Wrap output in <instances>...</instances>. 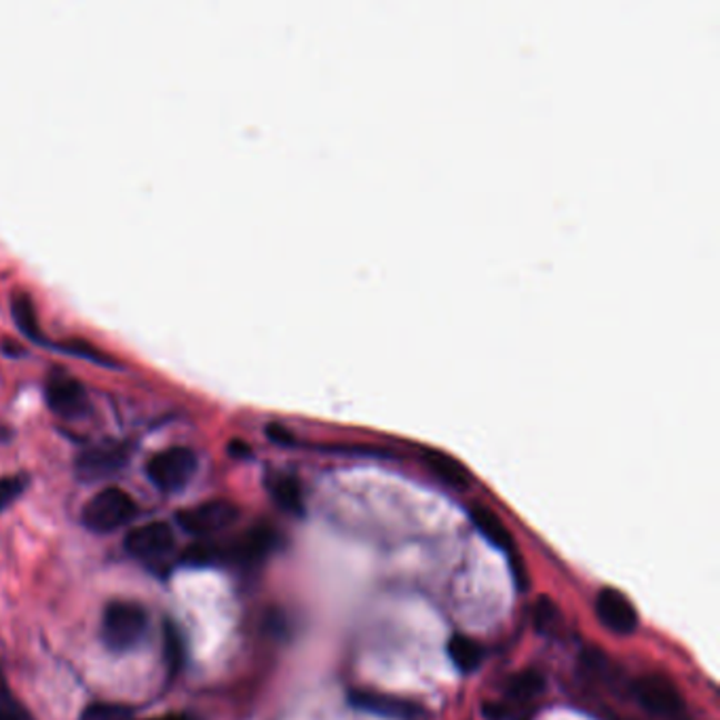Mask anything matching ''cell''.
<instances>
[{
	"label": "cell",
	"mask_w": 720,
	"mask_h": 720,
	"mask_svg": "<svg viewBox=\"0 0 720 720\" xmlns=\"http://www.w3.org/2000/svg\"><path fill=\"white\" fill-rule=\"evenodd\" d=\"M149 632V613L129 600L110 602L102 617V640L112 653H129Z\"/></svg>",
	"instance_id": "cell-1"
},
{
	"label": "cell",
	"mask_w": 720,
	"mask_h": 720,
	"mask_svg": "<svg viewBox=\"0 0 720 720\" xmlns=\"http://www.w3.org/2000/svg\"><path fill=\"white\" fill-rule=\"evenodd\" d=\"M138 513L136 501L121 488H104L83 508V524L87 529L107 534L123 529Z\"/></svg>",
	"instance_id": "cell-2"
},
{
	"label": "cell",
	"mask_w": 720,
	"mask_h": 720,
	"mask_svg": "<svg viewBox=\"0 0 720 720\" xmlns=\"http://www.w3.org/2000/svg\"><path fill=\"white\" fill-rule=\"evenodd\" d=\"M197 471V454L191 448L173 446L157 452L147 463V476L150 482L163 492H178L189 487Z\"/></svg>",
	"instance_id": "cell-3"
},
{
	"label": "cell",
	"mask_w": 720,
	"mask_h": 720,
	"mask_svg": "<svg viewBox=\"0 0 720 720\" xmlns=\"http://www.w3.org/2000/svg\"><path fill=\"white\" fill-rule=\"evenodd\" d=\"M239 520V508L227 499H213L194 508L178 511V524L194 537H208L229 529Z\"/></svg>",
	"instance_id": "cell-4"
},
{
	"label": "cell",
	"mask_w": 720,
	"mask_h": 720,
	"mask_svg": "<svg viewBox=\"0 0 720 720\" xmlns=\"http://www.w3.org/2000/svg\"><path fill=\"white\" fill-rule=\"evenodd\" d=\"M634 698L647 712L661 717V719H672L684 710V701L678 693L674 682H670L668 678L657 677V674H649V677L636 680Z\"/></svg>",
	"instance_id": "cell-5"
},
{
	"label": "cell",
	"mask_w": 720,
	"mask_h": 720,
	"mask_svg": "<svg viewBox=\"0 0 720 720\" xmlns=\"http://www.w3.org/2000/svg\"><path fill=\"white\" fill-rule=\"evenodd\" d=\"M277 548V532L271 527H254L227 546H216L218 560H231L234 564H258Z\"/></svg>",
	"instance_id": "cell-6"
},
{
	"label": "cell",
	"mask_w": 720,
	"mask_h": 720,
	"mask_svg": "<svg viewBox=\"0 0 720 720\" xmlns=\"http://www.w3.org/2000/svg\"><path fill=\"white\" fill-rule=\"evenodd\" d=\"M129 459V448L117 442L93 446L77 459V476L86 482H96L123 469Z\"/></svg>",
	"instance_id": "cell-7"
},
{
	"label": "cell",
	"mask_w": 720,
	"mask_h": 720,
	"mask_svg": "<svg viewBox=\"0 0 720 720\" xmlns=\"http://www.w3.org/2000/svg\"><path fill=\"white\" fill-rule=\"evenodd\" d=\"M176 546V534L166 522H150L144 527L131 530L126 537V551L140 560H161Z\"/></svg>",
	"instance_id": "cell-8"
},
{
	"label": "cell",
	"mask_w": 720,
	"mask_h": 720,
	"mask_svg": "<svg viewBox=\"0 0 720 720\" xmlns=\"http://www.w3.org/2000/svg\"><path fill=\"white\" fill-rule=\"evenodd\" d=\"M596 613H598V619L614 634H632L638 628V614H636L632 602L613 588H607L598 593Z\"/></svg>",
	"instance_id": "cell-9"
},
{
	"label": "cell",
	"mask_w": 720,
	"mask_h": 720,
	"mask_svg": "<svg viewBox=\"0 0 720 720\" xmlns=\"http://www.w3.org/2000/svg\"><path fill=\"white\" fill-rule=\"evenodd\" d=\"M347 701L358 708L361 712H370V714H379V717H387V719H414L419 717L423 710L419 703H412L408 699L393 698V696H384V693H374V691H351L347 696Z\"/></svg>",
	"instance_id": "cell-10"
},
{
	"label": "cell",
	"mask_w": 720,
	"mask_h": 720,
	"mask_svg": "<svg viewBox=\"0 0 720 720\" xmlns=\"http://www.w3.org/2000/svg\"><path fill=\"white\" fill-rule=\"evenodd\" d=\"M47 402L60 417H77L87 410L86 387L72 377L51 374L47 382Z\"/></svg>",
	"instance_id": "cell-11"
},
{
	"label": "cell",
	"mask_w": 720,
	"mask_h": 720,
	"mask_svg": "<svg viewBox=\"0 0 720 720\" xmlns=\"http://www.w3.org/2000/svg\"><path fill=\"white\" fill-rule=\"evenodd\" d=\"M476 529L482 532L488 543H492L499 550H513V539L509 534L508 527L487 508H471L469 511Z\"/></svg>",
	"instance_id": "cell-12"
},
{
	"label": "cell",
	"mask_w": 720,
	"mask_h": 720,
	"mask_svg": "<svg viewBox=\"0 0 720 720\" xmlns=\"http://www.w3.org/2000/svg\"><path fill=\"white\" fill-rule=\"evenodd\" d=\"M448 657L461 672H473L484 659V649L463 634H454L448 640Z\"/></svg>",
	"instance_id": "cell-13"
},
{
	"label": "cell",
	"mask_w": 720,
	"mask_h": 720,
	"mask_svg": "<svg viewBox=\"0 0 720 720\" xmlns=\"http://www.w3.org/2000/svg\"><path fill=\"white\" fill-rule=\"evenodd\" d=\"M11 311H13V319H16L18 328L22 330L26 337L41 340V328H39V318H37V309H34L32 298L28 297L26 292H16L13 300H11Z\"/></svg>",
	"instance_id": "cell-14"
},
{
	"label": "cell",
	"mask_w": 720,
	"mask_h": 720,
	"mask_svg": "<svg viewBox=\"0 0 720 720\" xmlns=\"http://www.w3.org/2000/svg\"><path fill=\"white\" fill-rule=\"evenodd\" d=\"M271 492L276 497L277 506L294 516H302L304 513V499H302V490L294 478H277L271 487Z\"/></svg>",
	"instance_id": "cell-15"
},
{
	"label": "cell",
	"mask_w": 720,
	"mask_h": 720,
	"mask_svg": "<svg viewBox=\"0 0 720 720\" xmlns=\"http://www.w3.org/2000/svg\"><path fill=\"white\" fill-rule=\"evenodd\" d=\"M427 463L431 467V471H436L446 484L450 487H467V473L463 471V467L454 461H450L448 457H442V454H427Z\"/></svg>",
	"instance_id": "cell-16"
},
{
	"label": "cell",
	"mask_w": 720,
	"mask_h": 720,
	"mask_svg": "<svg viewBox=\"0 0 720 720\" xmlns=\"http://www.w3.org/2000/svg\"><path fill=\"white\" fill-rule=\"evenodd\" d=\"M79 720H136L133 710L121 703H91Z\"/></svg>",
	"instance_id": "cell-17"
},
{
	"label": "cell",
	"mask_w": 720,
	"mask_h": 720,
	"mask_svg": "<svg viewBox=\"0 0 720 720\" xmlns=\"http://www.w3.org/2000/svg\"><path fill=\"white\" fill-rule=\"evenodd\" d=\"M166 659H168L171 677H176L184 663V642L170 621H166Z\"/></svg>",
	"instance_id": "cell-18"
},
{
	"label": "cell",
	"mask_w": 720,
	"mask_h": 720,
	"mask_svg": "<svg viewBox=\"0 0 720 720\" xmlns=\"http://www.w3.org/2000/svg\"><path fill=\"white\" fill-rule=\"evenodd\" d=\"M543 684H546L543 677L539 672L529 670V672H522V674L511 678L508 689L513 698L527 699L541 693Z\"/></svg>",
	"instance_id": "cell-19"
},
{
	"label": "cell",
	"mask_w": 720,
	"mask_h": 720,
	"mask_svg": "<svg viewBox=\"0 0 720 720\" xmlns=\"http://www.w3.org/2000/svg\"><path fill=\"white\" fill-rule=\"evenodd\" d=\"M26 487H28V478L23 473L0 478V511L11 508L22 497Z\"/></svg>",
	"instance_id": "cell-20"
},
{
	"label": "cell",
	"mask_w": 720,
	"mask_h": 720,
	"mask_svg": "<svg viewBox=\"0 0 720 720\" xmlns=\"http://www.w3.org/2000/svg\"><path fill=\"white\" fill-rule=\"evenodd\" d=\"M0 720H30L22 703L11 696L4 678H0Z\"/></svg>",
	"instance_id": "cell-21"
},
{
	"label": "cell",
	"mask_w": 720,
	"mask_h": 720,
	"mask_svg": "<svg viewBox=\"0 0 720 720\" xmlns=\"http://www.w3.org/2000/svg\"><path fill=\"white\" fill-rule=\"evenodd\" d=\"M556 619H558V611L551 604L550 598H541L537 602V607H534V628L539 632H548L551 626L556 623Z\"/></svg>",
	"instance_id": "cell-22"
},
{
	"label": "cell",
	"mask_w": 720,
	"mask_h": 720,
	"mask_svg": "<svg viewBox=\"0 0 720 720\" xmlns=\"http://www.w3.org/2000/svg\"><path fill=\"white\" fill-rule=\"evenodd\" d=\"M150 720H197L194 717H191V714H187V712H173V714H163V717H157V719H150Z\"/></svg>",
	"instance_id": "cell-23"
}]
</instances>
